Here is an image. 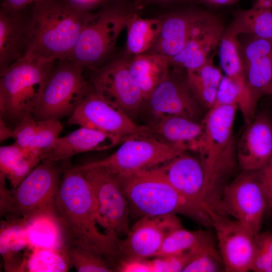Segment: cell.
Here are the masks:
<instances>
[{"instance_id": "cell-6", "label": "cell", "mask_w": 272, "mask_h": 272, "mask_svg": "<svg viewBox=\"0 0 272 272\" xmlns=\"http://www.w3.org/2000/svg\"><path fill=\"white\" fill-rule=\"evenodd\" d=\"M132 13L118 0H108L98 10L90 11L69 60L84 70L102 65L114 49Z\"/></svg>"}, {"instance_id": "cell-7", "label": "cell", "mask_w": 272, "mask_h": 272, "mask_svg": "<svg viewBox=\"0 0 272 272\" xmlns=\"http://www.w3.org/2000/svg\"><path fill=\"white\" fill-rule=\"evenodd\" d=\"M184 152L147 132H140L126 138L108 157L73 168L83 170L100 167L115 175H122L160 166Z\"/></svg>"}, {"instance_id": "cell-34", "label": "cell", "mask_w": 272, "mask_h": 272, "mask_svg": "<svg viewBox=\"0 0 272 272\" xmlns=\"http://www.w3.org/2000/svg\"><path fill=\"white\" fill-rule=\"evenodd\" d=\"M31 250L25 257L21 271L64 272L71 266L61 249L36 248Z\"/></svg>"}, {"instance_id": "cell-11", "label": "cell", "mask_w": 272, "mask_h": 272, "mask_svg": "<svg viewBox=\"0 0 272 272\" xmlns=\"http://www.w3.org/2000/svg\"><path fill=\"white\" fill-rule=\"evenodd\" d=\"M267 206L256 171H243L224 188L220 213L232 217L255 236L260 232Z\"/></svg>"}, {"instance_id": "cell-24", "label": "cell", "mask_w": 272, "mask_h": 272, "mask_svg": "<svg viewBox=\"0 0 272 272\" xmlns=\"http://www.w3.org/2000/svg\"><path fill=\"white\" fill-rule=\"evenodd\" d=\"M147 126L148 133L186 152H196L204 132L202 121L180 115L155 118Z\"/></svg>"}, {"instance_id": "cell-40", "label": "cell", "mask_w": 272, "mask_h": 272, "mask_svg": "<svg viewBox=\"0 0 272 272\" xmlns=\"http://www.w3.org/2000/svg\"><path fill=\"white\" fill-rule=\"evenodd\" d=\"M37 121L33 115L22 118L15 125L13 138L14 144L27 151L36 133Z\"/></svg>"}, {"instance_id": "cell-1", "label": "cell", "mask_w": 272, "mask_h": 272, "mask_svg": "<svg viewBox=\"0 0 272 272\" xmlns=\"http://www.w3.org/2000/svg\"><path fill=\"white\" fill-rule=\"evenodd\" d=\"M55 213L62 245L90 249L106 258L114 268L120 258L121 239L99 231L93 191L82 171L73 168L64 171L55 198Z\"/></svg>"}, {"instance_id": "cell-17", "label": "cell", "mask_w": 272, "mask_h": 272, "mask_svg": "<svg viewBox=\"0 0 272 272\" xmlns=\"http://www.w3.org/2000/svg\"><path fill=\"white\" fill-rule=\"evenodd\" d=\"M157 168L180 194L208 211L206 173L199 157L184 152Z\"/></svg>"}, {"instance_id": "cell-46", "label": "cell", "mask_w": 272, "mask_h": 272, "mask_svg": "<svg viewBox=\"0 0 272 272\" xmlns=\"http://www.w3.org/2000/svg\"><path fill=\"white\" fill-rule=\"evenodd\" d=\"M41 0H2L1 6L12 9H21Z\"/></svg>"}, {"instance_id": "cell-30", "label": "cell", "mask_w": 272, "mask_h": 272, "mask_svg": "<svg viewBox=\"0 0 272 272\" xmlns=\"http://www.w3.org/2000/svg\"><path fill=\"white\" fill-rule=\"evenodd\" d=\"M229 26L239 35H248L272 40V10L253 6L234 12Z\"/></svg>"}, {"instance_id": "cell-29", "label": "cell", "mask_w": 272, "mask_h": 272, "mask_svg": "<svg viewBox=\"0 0 272 272\" xmlns=\"http://www.w3.org/2000/svg\"><path fill=\"white\" fill-rule=\"evenodd\" d=\"M41 157L26 152L14 143L0 148V173L15 189L38 165Z\"/></svg>"}, {"instance_id": "cell-45", "label": "cell", "mask_w": 272, "mask_h": 272, "mask_svg": "<svg viewBox=\"0 0 272 272\" xmlns=\"http://www.w3.org/2000/svg\"><path fill=\"white\" fill-rule=\"evenodd\" d=\"M77 7L86 10L93 11L94 9L99 8L108 0H69Z\"/></svg>"}, {"instance_id": "cell-51", "label": "cell", "mask_w": 272, "mask_h": 272, "mask_svg": "<svg viewBox=\"0 0 272 272\" xmlns=\"http://www.w3.org/2000/svg\"><path fill=\"white\" fill-rule=\"evenodd\" d=\"M266 210L268 211L269 213H272V199L268 202Z\"/></svg>"}, {"instance_id": "cell-15", "label": "cell", "mask_w": 272, "mask_h": 272, "mask_svg": "<svg viewBox=\"0 0 272 272\" xmlns=\"http://www.w3.org/2000/svg\"><path fill=\"white\" fill-rule=\"evenodd\" d=\"M225 28L213 13L202 10L181 50L169 59L170 65L191 71L203 65L219 46Z\"/></svg>"}, {"instance_id": "cell-22", "label": "cell", "mask_w": 272, "mask_h": 272, "mask_svg": "<svg viewBox=\"0 0 272 272\" xmlns=\"http://www.w3.org/2000/svg\"><path fill=\"white\" fill-rule=\"evenodd\" d=\"M125 139L93 128H80L59 137L41 154V160L53 161L66 160L77 154L109 149Z\"/></svg>"}, {"instance_id": "cell-35", "label": "cell", "mask_w": 272, "mask_h": 272, "mask_svg": "<svg viewBox=\"0 0 272 272\" xmlns=\"http://www.w3.org/2000/svg\"><path fill=\"white\" fill-rule=\"evenodd\" d=\"M61 249L77 271H114L106 258L90 249L70 244H63Z\"/></svg>"}, {"instance_id": "cell-38", "label": "cell", "mask_w": 272, "mask_h": 272, "mask_svg": "<svg viewBox=\"0 0 272 272\" xmlns=\"http://www.w3.org/2000/svg\"><path fill=\"white\" fill-rule=\"evenodd\" d=\"M198 247L179 254L154 257L150 260L152 272L183 271Z\"/></svg>"}, {"instance_id": "cell-20", "label": "cell", "mask_w": 272, "mask_h": 272, "mask_svg": "<svg viewBox=\"0 0 272 272\" xmlns=\"http://www.w3.org/2000/svg\"><path fill=\"white\" fill-rule=\"evenodd\" d=\"M246 125L236 144L237 163L242 171H257L272 156V120L261 112Z\"/></svg>"}, {"instance_id": "cell-32", "label": "cell", "mask_w": 272, "mask_h": 272, "mask_svg": "<svg viewBox=\"0 0 272 272\" xmlns=\"http://www.w3.org/2000/svg\"><path fill=\"white\" fill-rule=\"evenodd\" d=\"M247 85L258 100L264 96L272 97V52L243 61Z\"/></svg>"}, {"instance_id": "cell-47", "label": "cell", "mask_w": 272, "mask_h": 272, "mask_svg": "<svg viewBox=\"0 0 272 272\" xmlns=\"http://www.w3.org/2000/svg\"><path fill=\"white\" fill-rule=\"evenodd\" d=\"M240 0H195V2L203 4L211 7L219 8L230 6Z\"/></svg>"}, {"instance_id": "cell-33", "label": "cell", "mask_w": 272, "mask_h": 272, "mask_svg": "<svg viewBox=\"0 0 272 272\" xmlns=\"http://www.w3.org/2000/svg\"><path fill=\"white\" fill-rule=\"evenodd\" d=\"M211 239L209 234L205 231H190L182 226L176 228L166 235L155 257L181 254L195 249Z\"/></svg>"}, {"instance_id": "cell-4", "label": "cell", "mask_w": 272, "mask_h": 272, "mask_svg": "<svg viewBox=\"0 0 272 272\" xmlns=\"http://www.w3.org/2000/svg\"><path fill=\"white\" fill-rule=\"evenodd\" d=\"M115 175L129 208L140 218L179 214L211 226L208 212L180 194L157 167Z\"/></svg>"}, {"instance_id": "cell-50", "label": "cell", "mask_w": 272, "mask_h": 272, "mask_svg": "<svg viewBox=\"0 0 272 272\" xmlns=\"http://www.w3.org/2000/svg\"><path fill=\"white\" fill-rule=\"evenodd\" d=\"M254 7L272 10V0H255Z\"/></svg>"}, {"instance_id": "cell-2", "label": "cell", "mask_w": 272, "mask_h": 272, "mask_svg": "<svg viewBox=\"0 0 272 272\" xmlns=\"http://www.w3.org/2000/svg\"><path fill=\"white\" fill-rule=\"evenodd\" d=\"M90 11L69 0H41L30 5V43L25 57L69 59Z\"/></svg>"}, {"instance_id": "cell-28", "label": "cell", "mask_w": 272, "mask_h": 272, "mask_svg": "<svg viewBox=\"0 0 272 272\" xmlns=\"http://www.w3.org/2000/svg\"><path fill=\"white\" fill-rule=\"evenodd\" d=\"M162 18H146L132 13L126 28V49L132 56L148 53L155 44Z\"/></svg>"}, {"instance_id": "cell-9", "label": "cell", "mask_w": 272, "mask_h": 272, "mask_svg": "<svg viewBox=\"0 0 272 272\" xmlns=\"http://www.w3.org/2000/svg\"><path fill=\"white\" fill-rule=\"evenodd\" d=\"M41 161L13 192L11 213L26 220L42 215L56 216L61 169L57 161Z\"/></svg>"}, {"instance_id": "cell-13", "label": "cell", "mask_w": 272, "mask_h": 272, "mask_svg": "<svg viewBox=\"0 0 272 272\" xmlns=\"http://www.w3.org/2000/svg\"><path fill=\"white\" fill-rule=\"evenodd\" d=\"M67 122L125 139L148 131L147 126L135 123L122 110L100 96L91 87Z\"/></svg>"}, {"instance_id": "cell-19", "label": "cell", "mask_w": 272, "mask_h": 272, "mask_svg": "<svg viewBox=\"0 0 272 272\" xmlns=\"http://www.w3.org/2000/svg\"><path fill=\"white\" fill-rule=\"evenodd\" d=\"M30 37V5L23 9L0 7V72L27 53Z\"/></svg>"}, {"instance_id": "cell-3", "label": "cell", "mask_w": 272, "mask_h": 272, "mask_svg": "<svg viewBox=\"0 0 272 272\" xmlns=\"http://www.w3.org/2000/svg\"><path fill=\"white\" fill-rule=\"evenodd\" d=\"M237 106H214L202 120L204 132L196 153L203 164L209 207L218 211L224 180L237 163L233 126Z\"/></svg>"}, {"instance_id": "cell-5", "label": "cell", "mask_w": 272, "mask_h": 272, "mask_svg": "<svg viewBox=\"0 0 272 272\" xmlns=\"http://www.w3.org/2000/svg\"><path fill=\"white\" fill-rule=\"evenodd\" d=\"M55 60L24 57L0 72V115L15 124L33 115Z\"/></svg>"}, {"instance_id": "cell-42", "label": "cell", "mask_w": 272, "mask_h": 272, "mask_svg": "<svg viewBox=\"0 0 272 272\" xmlns=\"http://www.w3.org/2000/svg\"><path fill=\"white\" fill-rule=\"evenodd\" d=\"M256 173L268 204L272 199V156L261 168L256 171Z\"/></svg>"}, {"instance_id": "cell-37", "label": "cell", "mask_w": 272, "mask_h": 272, "mask_svg": "<svg viewBox=\"0 0 272 272\" xmlns=\"http://www.w3.org/2000/svg\"><path fill=\"white\" fill-rule=\"evenodd\" d=\"M62 129L63 126L58 119H50L37 121L36 135L27 152L40 157L41 153L60 137L59 135Z\"/></svg>"}, {"instance_id": "cell-26", "label": "cell", "mask_w": 272, "mask_h": 272, "mask_svg": "<svg viewBox=\"0 0 272 272\" xmlns=\"http://www.w3.org/2000/svg\"><path fill=\"white\" fill-rule=\"evenodd\" d=\"M27 247V220L19 217L2 221L0 252L7 271H20L23 261L18 259V254Z\"/></svg>"}, {"instance_id": "cell-23", "label": "cell", "mask_w": 272, "mask_h": 272, "mask_svg": "<svg viewBox=\"0 0 272 272\" xmlns=\"http://www.w3.org/2000/svg\"><path fill=\"white\" fill-rule=\"evenodd\" d=\"M202 9L186 8L173 11L162 18L158 38L148 53L168 59L176 55L187 42L192 28Z\"/></svg>"}, {"instance_id": "cell-27", "label": "cell", "mask_w": 272, "mask_h": 272, "mask_svg": "<svg viewBox=\"0 0 272 272\" xmlns=\"http://www.w3.org/2000/svg\"><path fill=\"white\" fill-rule=\"evenodd\" d=\"M223 75L213 62V56L196 69L186 71V82L201 107L212 108Z\"/></svg>"}, {"instance_id": "cell-21", "label": "cell", "mask_w": 272, "mask_h": 272, "mask_svg": "<svg viewBox=\"0 0 272 272\" xmlns=\"http://www.w3.org/2000/svg\"><path fill=\"white\" fill-rule=\"evenodd\" d=\"M239 36L230 27L225 29L219 46L220 64L225 75L239 88L242 96L239 110L244 119L249 120L255 115L259 100L247 85Z\"/></svg>"}, {"instance_id": "cell-44", "label": "cell", "mask_w": 272, "mask_h": 272, "mask_svg": "<svg viewBox=\"0 0 272 272\" xmlns=\"http://www.w3.org/2000/svg\"><path fill=\"white\" fill-rule=\"evenodd\" d=\"M255 243L272 259V231L259 233L255 236Z\"/></svg>"}, {"instance_id": "cell-16", "label": "cell", "mask_w": 272, "mask_h": 272, "mask_svg": "<svg viewBox=\"0 0 272 272\" xmlns=\"http://www.w3.org/2000/svg\"><path fill=\"white\" fill-rule=\"evenodd\" d=\"M181 226L175 215L141 217L121 239L119 261L155 257L168 233Z\"/></svg>"}, {"instance_id": "cell-36", "label": "cell", "mask_w": 272, "mask_h": 272, "mask_svg": "<svg viewBox=\"0 0 272 272\" xmlns=\"http://www.w3.org/2000/svg\"><path fill=\"white\" fill-rule=\"evenodd\" d=\"M221 267H224V265L219 252L217 250L214 242L211 239L198 248L183 271H219L221 270Z\"/></svg>"}, {"instance_id": "cell-43", "label": "cell", "mask_w": 272, "mask_h": 272, "mask_svg": "<svg viewBox=\"0 0 272 272\" xmlns=\"http://www.w3.org/2000/svg\"><path fill=\"white\" fill-rule=\"evenodd\" d=\"M6 177L0 173L1 215L11 213L13 205V192L7 188Z\"/></svg>"}, {"instance_id": "cell-39", "label": "cell", "mask_w": 272, "mask_h": 272, "mask_svg": "<svg viewBox=\"0 0 272 272\" xmlns=\"http://www.w3.org/2000/svg\"><path fill=\"white\" fill-rule=\"evenodd\" d=\"M242 103V96L238 87L227 76L223 75L220 82L214 106H237Z\"/></svg>"}, {"instance_id": "cell-48", "label": "cell", "mask_w": 272, "mask_h": 272, "mask_svg": "<svg viewBox=\"0 0 272 272\" xmlns=\"http://www.w3.org/2000/svg\"><path fill=\"white\" fill-rule=\"evenodd\" d=\"M195 0H135L134 4L140 5L157 4L160 5H168L175 3H184Z\"/></svg>"}, {"instance_id": "cell-49", "label": "cell", "mask_w": 272, "mask_h": 272, "mask_svg": "<svg viewBox=\"0 0 272 272\" xmlns=\"http://www.w3.org/2000/svg\"><path fill=\"white\" fill-rule=\"evenodd\" d=\"M13 130L2 119L0 120V140L3 142L10 138H13Z\"/></svg>"}, {"instance_id": "cell-14", "label": "cell", "mask_w": 272, "mask_h": 272, "mask_svg": "<svg viewBox=\"0 0 272 272\" xmlns=\"http://www.w3.org/2000/svg\"><path fill=\"white\" fill-rule=\"evenodd\" d=\"M208 213L224 269L229 272L251 270L255 235L235 219L210 210Z\"/></svg>"}, {"instance_id": "cell-10", "label": "cell", "mask_w": 272, "mask_h": 272, "mask_svg": "<svg viewBox=\"0 0 272 272\" xmlns=\"http://www.w3.org/2000/svg\"><path fill=\"white\" fill-rule=\"evenodd\" d=\"M83 172L92 188L98 225L105 233L119 238L126 236L130 228L129 206L117 176L100 167Z\"/></svg>"}, {"instance_id": "cell-8", "label": "cell", "mask_w": 272, "mask_h": 272, "mask_svg": "<svg viewBox=\"0 0 272 272\" xmlns=\"http://www.w3.org/2000/svg\"><path fill=\"white\" fill-rule=\"evenodd\" d=\"M84 71L69 59L55 61L33 113L37 121L59 119L73 114L91 89Z\"/></svg>"}, {"instance_id": "cell-18", "label": "cell", "mask_w": 272, "mask_h": 272, "mask_svg": "<svg viewBox=\"0 0 272 272\" xmlns=\"http://www.w3.org/2000/svg\"><path fill=\"white\" fill-rule=\"evenodd\" d=\"M152 116L158 118L180 115L196 120L200 114L199 104L183 81L169 73L154 90L145 102Z\"/></svg>"}, {"instance_id": "cell-25", "label": "cell", "mask_w": 272, "mask_h": 272, "mask_svg": "<svg viewBox=\"0 0 272 272\" xmlns=\"http://www.w3.org/2000/svg\"><path fill=\"white\" fill-rule=\"evenodd\" d=\"M129 71L140 89L145 102L170 73L169 59L153 53L132 56L127 60Z\"/></svg>"}, {"instance_id": "cell-12", "label": "cell", "mask_w": 272, "mask_h": 272, "mask_svg": "<svg viewBox=\"0 0 272 272\" xmlns=\"http://www.w3.org/2000/svg\"><path fill=\"white\" fill-rule=\"evenodd\" d=\"M92 71L91 88L96 93L130 117L139 111L145 100L127 60L114 59Z\"/></svg>"}, {"instance_id": "cell-31", "label": "cell", "mask_w": 272, "mask_h": 272, "mask_svg": "<svg viewBox=\"0 0 272 272\" xmlns=\"http://www.w3.org/2000/svg\"><path fill=\"white\" fill-rule=\"evenodd\" d=\"M29 248L61 249L62 244L60 226L55 216L42 215L27 220Z\"/></svg>"}, {"instance_id": "cell-41", "label": "cell", "mask_w": 272, "mask_h": 272, "mask_svg": "<svg viewBox=\"0 0 272 272\" xmlns=\"http://www.w3.org/2000/svg\"><path fill=\"white\" fill-rule=\"evenodd\" d=\"M115 271L121 272H152L148 259H121L116 264Z\"/></svg>"}]
</instances>
